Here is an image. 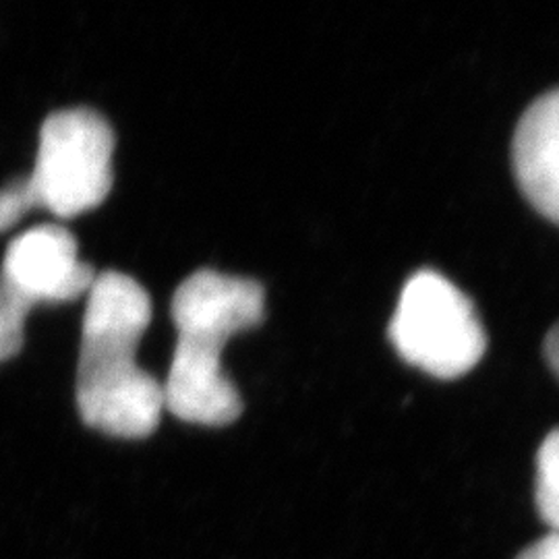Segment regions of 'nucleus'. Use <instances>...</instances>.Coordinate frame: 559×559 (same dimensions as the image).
<instances>
[{"mask_svg": "<svg viewBox=\"0 0 559 559\" xmlns=\"http://www.w3.org/2000/svg\"><path fill=\"white\" fill-rule=\"evenodd\" d=\"M36 307L9 280L0 276V362L13 359L25 340V320Z\"/></svg>", "mask_w": 559, "mask_h": 559, "instance_id": "obj_7", "label": "nucleus"}, {"mask_svg": "<svg viewBox=\"0 0 559 559\" xmlns=\"http://www.w3.org/2000/svg\"><path fill=\"white\" fill-rule=\"evenodd\" d=\"M115 131L92 108L52 112L40 129V147L29 177H21L29 207L73 218L98 207L112 189Z\"/></svg>", "mask_w": 559, "mask_h": 559, "instance_id": "obj_3", "label": "nucleus"}, {"mask_svg": "<svg viewBox=\"0 0 559 559\" xmlns=\"http://www.w3.org/2000/svg\"><path fill=\"white\" fill-rule=\"evenodd\" d=\"M390 338L402 359L441 380L468 373L487 350L475 305L431 270H420L404 284Z\"/></svg>", "mask_w": 559, "mask_h": 559, "instance_id": "obj_4", "label": "nucleus"}, {"mask_svg": "<svg viewBox=\"0 0 559 559\" xmlns=\"http://www.w3.org/2000/svg\"><path fill=\"white\" fill-rule=\"evenodd\" d=\"M179 340L166 383L164 406L180 420L226 427L239 419L242 400L224 373L222 348L240 330L265 318V290L258 280L200 270L180 282L173 297Z\"/></svg>", "mask_w": 559, "mask_h": 559, "instance_id": "obj_2", "label": "nucleus"}, {"mask_svg": "<svg viewBox=\"0 0 559 559\" xmlns=\"http://www.w3.org/2000/svg\"><path fill=\"white\" fill-rule=\"evenodd\" d=\"M29 210L32 207L23 189V180L15 179L7 182L0 189V233L15 226Z\"/></svg>", "mask_w": 559, "mask_h": 559, "instance_id": "obj_9", "label": "nucleus"}, {"mask_svg": "<svg viewBox=\"0 0 559 559\" xmlns=\"http://www.w3.org/2000/svg\"><path fill=\"white\" fill-rule=\"evenodd\" d=\"M545 359L559 376V323L551 328V332L545 338Z\"/></svg>", "mask_w": 559, "mask_h": 559, "instance_id": "obj_11", "label": "nucleus"}, {"mask_svg": "<svg viewBox=\"0 0 559 559\" xmlns=\"http://www.w3.org/2000/svg\"><path fill=\"white\" fill-rule=\"evenodd\" d=\"M512 162L526 200L559 224V90L540 96L522 115Z\"/></svg>", "mask_w": 559, "mask_h": 559, "instance_id": "obj_6", "label": "nucleus"}, {"mask_svg": "<svg viewBox=\"0 0 559 559\" xmlns=\"http://www.w3.org/2000/svg\"><path fill=\"white\" fill-rule=\"evenodd\" d=\"M519 559H559V533H551L545 539L537 540Z\"/></svg>", "mask_w": 559, "mask_h": 559, "instance_id": "obj_10", "label": "nucleus"}, {"mask_svg": "<svg viewBox=\"0 0 559 559\" xmlns=\"http://www.w3.org/2000/svg\"><path fill=\"white\" fill-rule=\"evenodd\" d=\"M150 321L152 299L138 280L120 272L96 276L78 360V406L87 427L120 440H143L160 425L162 383L135 359Z\"/></svg>", "mask_w": 559, "mask_h": 559, "instance_id": "obj_1", "label": "nucleus"}, {"mask_svg": "<svg viewBox=\"0 0 559 559\" xmlns=\"http://www.w3.org/2000/svg\"><path fill=\"white\" fill-rule=\"evenodd\" d=\"M0 276L40 305L80 299L98 274L92 263L80 260L78 239L67 228L41 224L9 245Z\"/></svg>", "mask_w": 559, "mask_h": 559, "instance_id": "obj_5", "label": "nucleus"}, {"mask_svg": "<svg viewBox=\"0 0 559 559\" xmlns=\"http://www.w3.org/2000/svg\"><path fill=\"white\" fill-rule=\"evenodd\" d=\"M537 508L554 533H559V429L549 433L537 456Z\"/></svg>", "mask_w": 559, "mask_h": 559, "instance_id": "obj_8", "label": "nucleus"}]
</instances>
